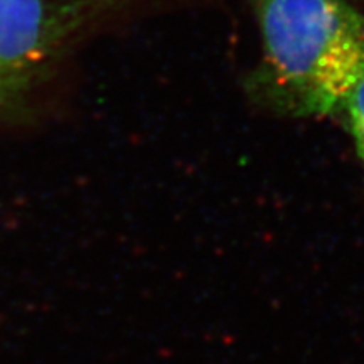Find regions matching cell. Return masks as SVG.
I'll return each mask as SVG.
<instances>
[{
    "instance_id": "obj_1",
    "label": "cell",
    "mask_w": 364,
    "mask_h": 364,
    "mask_svg": "<svg viewBox=\"0 0 364 364\" xmlns=\"http://www.w3.org/2000/svg\"><path fill=\"white\" fill-rule=\"evenodd\" d=\"M265 71L295 115L344 108L364 81V14L346 0H258Z\"/></svg>"
},
{
    "instance_id": "obj_2",
    "label": "cell",
    "mask_w": 364,
    "mask_h": 364,
    "mask_svg": "<svg viewBox=\"0 0 364 364\" xmlns=\"http://www.w3.org/2000/svg\"><path fill=\"white\" fill-rule=\"evenodd\" d=\"M73 12L61 0H0V110L41 78L70 33Z\"/></svg>"
},
{
    "instance_id": "obj_3",
    "label": "cell",
    "mask_w": 364,
    "mask_h": 364,
    "mask_svg": "<svg viewBox=\"0 0 364 364\" xmlns=\"http://www.w3.org/2000/svg\"><path fill=\"white\" fill-rule=\"evenodd\" d=\"M346 112H348L349 124H351V132L356 142V150L359 154L364 166V81H361L351 95H349L348 102L344 105Z\"/></svg>"
}]
</instances>
